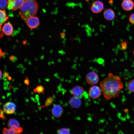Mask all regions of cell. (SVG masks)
<instances>
[{"label": "cell", "mask_w": 134, "mask_h": 134, "mask_svg": "<svg viewBox=\"0 0 134 134\" xmlns=\"http://www.w3.org/2000/svg\"><path fill=\"white\" fill-rule=\"evenodd\" d=\"M44 87L41 85H39L37 86L34 89L33 91L35 93L37 92L38 94H40L42 93L43 94H44Z\"/></svg>", "instance_id": "obj_20"}, {"label": "cell", "mask_w": 134, "mask_h": 134, "mask_svg": "<svg viewBox=\"0 0 134 134\" xmlns=\"http://www.w3.org/2000/svg\"><path fill=\"white\" fill-rule=\"evenodd\" d=\"M16 106L13 102H9L5 103L3 106V109L4 112L7 114H11L15 111Z\"/></svg>", "instance_id": "obj_8"}, {"label": "cell", "mask_w": 134, "mask_h": 134, "mask_svg": "<svg viewBox=\"0 0 134 134\" xmlns=\"http://www.w3.org/2000/svg\"><path fill=\"white\" fill-rule=\"evenodd\" d=\"M2 133L4 134H17V129L13 128L7 129L5 128H3Z\"/></svg>", "instance_id": "obj_17"}, {"label": "cell", "mask_w": 134, "mask_h": 134, "mask_svg": "<svg viewBox=\"0 0 134 134\" xmlns=\"http://www.w3.org/2000/svg\"><path fill=\"white\" fill-rule=\"evenodd\" d=\"M39 7L36 0H26L19 9V15L22 20L25 21L36 15Z\"/></svg>", "instance_id": "obj_2"}, {"label": "cell", "mask_w": 134, "mask_h": 134, "mask_svg": "<svg viewBox=\"0 0 134 134\" xmlns=\"http://www.w3.org/2000/svg\"><path fill=\"white\" fill-rule=\"evenodd\" d=\"M98 74L94 71H91L88 73L86 76L87 82L89 85H94L97 84L99 80Z\"/></svg>", "instance_id": "obj_4"}, {"label": "cell", "mask_w": 134, "mask_h": 134, "mask_svg": "<svg viewBox=\"0 0 134 134\" xmlns=\"http://www.w3.org/2000/svg\"><path fill=\"white\" fill-rule=\"evenodd\" d=\"M127 42L126 41H122L120 44V47L122 50H126L127 47Z\"/></svg>", "instance_id": "obj_23"}, {"label": "cell", "mask_w": 134, "mask_h": 134, "mask_svg": "<svg viewBox=\"0 0 134 134\" xmlns=\"http://www.w3.org/2000/svg\"><path fill=\"white\" fill-rule=\"evenodd\" d=\"M57 134H70V131L69 129L66 128H62L58 130Z\"/></svg>", "instance_id": "obj_22"}, {"label": "cell", "mask_w": 134, "mask_h": 134, "mask_svg": "<svg viewBox=\"0 0 134 134\" xmlns=\"http://www.w3.org/2000/svg\"><path fill=\"white\" fill-rule=\"evenodd\" d=\"M2 32L7 36L11 35L13 32V28L12 25L9 22L5 23L2 27Z\"/></svg>", "instance_id": "obj_12"}, {"label": "cell", "mask_w": 134, "mask_h": 134, "mask_svg": "<svg viewBox=\"0 0 134 134\" xmlns=\"http://www.w3.org/2000/svg\"><path fill=\"white\" fill-rule=\"evenodd\" d=\"M25 21L27 25L31 29H35L40 25L39 19L35 16L29 17Z\"/></svg>", "instance_id": "obj_5"}, {"label": "cell", "mask_w": 134, "mask_h": 134, "mask_svg": "<svg viewBox=\"0 0 134 134\" xmlns=\"http://www.w3.org/2000/svg\"><path fill=\"white\" fill-rule=\"evenodd\" d=\"M54 101V98L52 97L48 98L46 100L45 105L43 106H38V107H45L50 105Z\"/></svg>", "instance_id": "obj_19"}, {"label": "cell", "mask_w": 134, "mask_h": 134, "mask_svg": "<svg viewBox=\"0 0 134 134\" xmlns=\"http://www.w3.org/2000/svg\"><path fill=\"white\" fill-rule=\"evenodd\" d=\"M103 16L104 18L106 20L111 21L115 18V14L114 12L112 9L109 8L104 11Z\"/></svg>", "instance_id": "obj_14"}, {"label": "cell", "mask_w": 134, "mask_h": 134, "mask_svg": "<svg viewBox=\"0 0 134 134\" xmlns=\"http://www.w3.org/2000/svg\"><path fill=\"white\" fill-rule=\"evenodd\" d=\"M133 54H134V51H133Z\"/></svg>", "instance_id": "obj_35"}, {"label": "cell", "mask_w": 134, "mask_h": 134, "mask_svg": "<svg viewBox=\"0 0 134 134\" xmlns=\"http://www.w3.org/2000/svg\"><path fill=\"white\" fill-rule=\"evenodd\" d=\"M100 86L104 98L109 100L119 96L123 84L119 76L109 72L107 76L100 82Z\"/></svg>", "instance_id": "obj_1"}, {"label": "cell", "mask_w": 134, "mask_h": 134, "mask_svg": "<svg viewBox=\"0 0 134 134\" xmlns=\"http://www.w3.org/2000/svg\"><path fill=\"white\" fill-rule=\"evenodd\" d=\"M88 96L91 99H96L99 97L101 95L100 88L99 86L93 85L89 89Z\"/></svg>", "instance_id": "obj_6"}, {"label": "cell", "mask_w": 134, "mask_h": 134, "mask_svg": "<svg viewBox=\"0 0 134 134\" xmlns=\"http://www.w3.org/2000/svg\"><path fill=\"white\" fill-rule=\"evenodd\" d=\"M9 58L10 61H13L15 60V58L14 56L11 55L9 57Z\"/></svg>", "instance_id": "obj_28"}, {"label": "cell", "mask_w": 134, "mask_h": 134, "mask_svg": "<svg viewBox=\"0 0 134 134\" xmlns=\"http://www.w3.org/2000/svg\"><path fill=\"white\" fill-rule=\"evenodd\" d=\"M104 8V4L101 1L97 0L94 1L91 7L92 11L95 13H98L101 12Z\"/></svg>", "instance_id": "obj_7"}, {"label": "cell", "mask_w": 134, "mask_h": 134, "mask_svg": "<svg viewBox=\"0 0 134 134\" xmlns=\"http://www.w3.org/2000/svg\"><path fill=\"white\" fill-rule=\"evenodd\" d=\"M8 80H11V79H12V78L10 76H8Z\"/></svg>", "instance_id": "obj_32"}, {"label": "cell", "mask_w": 134, "mask_h": 134, "mask_svg": "<svg viewBox=\"0 0 134 134\" xmlns=\"http://www.w3.org/2000/svg\"><path fill=\"white\" fill-rule=\"evenodd\" d=\"M60 35L61 37L62 38L65 36V34L64 32H62L61 33H60Z\"/></svg>", "instance_id": "obj_31"}, {"label": "cell", "mask_w": 134, "mask_h": 134, "mask_svg": "<svg viewBox=\"0 0 134 134\" xmlns=\"http://www.w3.org/2000/svg\"><path fill=\"white\" fill-rule=\"evenodd\" d=\"M23 43L24 44H26V41H23Z\"/></svg>", "instance_id": "obj_34"}, {"label": "cell", "mask_w": 134, "mask_h": 134, "mask_svg": "<svg viewBox=\"0 0 134 134\" xmlns=\"http://www.w3.org/2000/svg\"><path fill=\"white\" fill-rule=\"evenodd\" d=\"M3 76L4 77H8L9 76V74L7 72H4L3 74Z\"/></svg>", "instance_id": "obj_29"}, {"label": "cell", "mask_w": 134, "mask_h": 134, "mask_svg": "<svg viewBox=\"0 0 134 134\" xmlns=\"http://www.w3.org/2000/svg\"><path fill=\"white\" fill-rule=\"evenodd\" d=\"M4 111L2 110L1 108H0V117L1 120H5L6 119V118L4 114Z\"/></svg>", "instance_id": "obj_24"}, {"label": "cell", "mask_w": 134, "mask_h": 134, "mask_svg": "<svg viewBox=\"0 0 134 134\" xmlns=\"http://www.w3.org/2000/svg\"><path fill=\"white\" fill-rule=\"evenodd\" d=\"M127 87L130 91L134 92V79H132L129 81L127 85Z\"/></svg>", "instance_id": "obj_18"}, {"label": "cell", "mask_w": 134, "mask_h": 134, "mask_svg": "<svg viewBox=\"0 0 134 134\" xmlns=\"http://www.w3.org/2000/svg\"><path fill=\"white\" fill-rule=\"evenodd\" d=\"M24 83L27 86L29 85L30 83V81L28 77L26 78V79L24 80Z\"/></svg>", "instance_id": "obj_26"}, {"label": "cell", "mask_w": 134, "mask_h": 134, "mask_svg": "<svg viewBox=\"0 0 134 134\" xmlns=\"http://www.w3.org/2000/svg\"><path fill=\"white\" fill-rule=\"evenodd\" d=\"M2 73L1 71V70H0V79L1 78L2 76Z\"/></svg>", "instance_id": "obj_33"}, {"label": "cell", "mask_w": 134, "mask_h": 134, "mask_svg": "<svg viewBox=\"0 0 134 134\" xmlns=\"http://www.w3.org/2000/svg\"><path fill=\"white\" fill-rule=\"evenodd\" d=\"M6 54V53L5 52H2L0 53V57H3L5 56Z\"/></svg>", "instance_id": "obj_30"}, {"label": "cell", "mask_w": 134, "mask_h": 134, "mask_svg": "<svg viewBox=\"0 0 134 134\" xmlns=\"http://www.w3.org/2000/svg\"><path fill=\"white\" fill-rule=\"evenodd\" d=\"M70 92L73 96L80 98L83 95L84 90L82 87L79 85H76L72 88L70 90Z\"/></svg>", "instance_id": "obj_10"}, {"label": "cell", "mask_w": 134, "mask_h": 134, "mask_svg": "<svg viewBox=\"0 0 134 134\" xmlns=\"http://www.w3.org/2000/svg\"><path fill=\"white\" fill-rule=\"evenodd\" d=\"M63 109L62 107L60 104L54 105L51 110L53 116L56 118L60 117L63 113Z\"/></svg>", "instance_id": "obj_9"}, {"label": "cell", "mask_w": 134, "mask_h": 134, "mask_svg": "<svg viewBox=\"0 0 134 134\" xmlns=\"http://www.w3.org/2000/svg\"><path fill=\"white\" fill-rule=\"evenodd\" d=\"M122 6L124 10L129 11L132 10L134 7V3L132 0H123Z\"/></svg>", "instance_id": "obj_13"}, {"label": "cell", "mask_w": 134, "mask_h": 134, "mask_svg": "<svg viewBox=\"0 0 134 134\" xmlns=\"http://www.w3.org/2000/svg\"><path fill=\"white\" fill-rule=\"evenodd\" d=\"M0 29L2 25L7 21L9 19L6 12L4 10L0 9Z\"/></svg>", "instance_id": "obj_16"}, {"label": "cell", "mask_w": 134, "mask_h": 134, "mask_svg": "<svg viewBox=\"0 0 134 134\" xmlns=\"http://www.w3.org/2000/svg\"><path fill=\"white\" fill-rule=\"evenodd\" d=\"M17 134H19L21 133L23 131L22 128L21 127H19L17 129Z\"/></svg>", "instance_id": "obj_27"}, {"label": "cell", "mask_w": 134, "mask_h": 134, "mask_svg": "<svg viewBox=\"0 0 134 134\" xmlns=\"http://www.w3.org/2000/svg\"><path fill=\"white\" fill-rule=\"evenodd\" d=\"M26 0H8L7 8L14 11L19 9Z\"/></svg>", "instance_id": "obj_3"}, {"label": "cell", "mask_w": 134, "mask_h": 134, "mask_svg": "<svg viewBox=\"0 0 134 134\" xmlns=\"http://www.w3.org/2000/svg\"><path fill=\"white\" fill-rule=\"evenodd\" d=\"M8 2L6 0H0V9L4 10L7 8Z\"/></svg>", "instance_id": "obj_21"}, {"label": "cell", "mask_w": 134, "mask_h": 134, "mask_svg": "<svg viewBox=\"0 0 134 134\" xmlns=\"http://www.w3.org/2000/svg\"><path fill=\"white\" fill-rule=\"evenodd\" d=\"M7 125L9 128L17 129L20 127V124L18 121L14 119H10L8 120Z\"/></svg>", "instance_id": "obj_15"}, {"label": "cell", "mask_w": 134, "mask_h": 134, "mask_svg": "<svg viewBox=\"0 0 134 134\" xmlns=\"http://www.w3.org/2000/svg\"><path fill=\"white\" fill-rule=\"evenodd\" d=\"M69 103L71 107L77 108L81 106L82 102L80 98L73 96L70 99Z\"/></svg>", "instance_id": "obj_11"}, {"label": "cell", "mask_w": 134, "mask_h": 134, "mask_svg": "<svg viewBox=\"0 0 134 134\" xmlns=\"http://www.w3.org/2000/svg\"><path fill=\"white\" fill-rule=\"evenodd\" d=\"M129 21L132 24L134 25V13L132 14L129 18Z\"/></svg>", "instance_id": "obj_25"}]
</instances>
